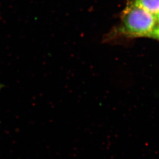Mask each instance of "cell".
I'll list each match as a JSON object with an SVG mask.
<instances>
[{
	"mask_svg": "<svg viewBox=\"0 0 159 159\" xmlns=\"http://www.w3.org/2000/svg\"><path fill=\"white\" fill-rule=\"evenodd\" d=\"M157 25L153 14L130 2L123 12L120 24L104 35L102 42L111 43L121 38L150 37Z\"/></svg>",
	"mask_w": 159,
	"mask_h": 159,
	"instance_id": "cell-1",
	"label": "cell"
},
{
	"mask_svg": "<svg viewBox=\"0 0 159 159\" xmlns=\"http://www.w3.org/2000/svg\"><path fill=\"white\" fill-rule=\"evenodd\" d=\"M131 2L142 7L155 17L159 13V0H134Z\"/></svg>",
	"mask_w": 159,
	"mask_h": 159,
	"instance_id": "cell-2",
	"label": "cell"
},
{
	"mask_svg": "<svg viewBox=\"0 0 159 159\" xmlns=\"http://www.w3.org/2000/svg\"><path fill=\"white\" fill-rule=\"evenodd\" d=\"M150 37L159 40V25L156 26Z\"/></svg>",
	"mask_w": 159,
	"mask_h": 159,
	"instance_id": "cell-3",
	"label": "cell"
},
{
	"mask_svg": "<svg viewBox=\"0 0 159 159\" xmlns=\"http://www.w3.org/2000/svg\"><path fill=\"white\" fill-rule=\"evenodd\" d=\"M156 20H157V25H159V13L156 16Z\"/></svg>",
	"mask_w": 159,
	"mask_h": 159,
	"instance_id": "cell-4",
	"label": "cell"
}]
</instances>
